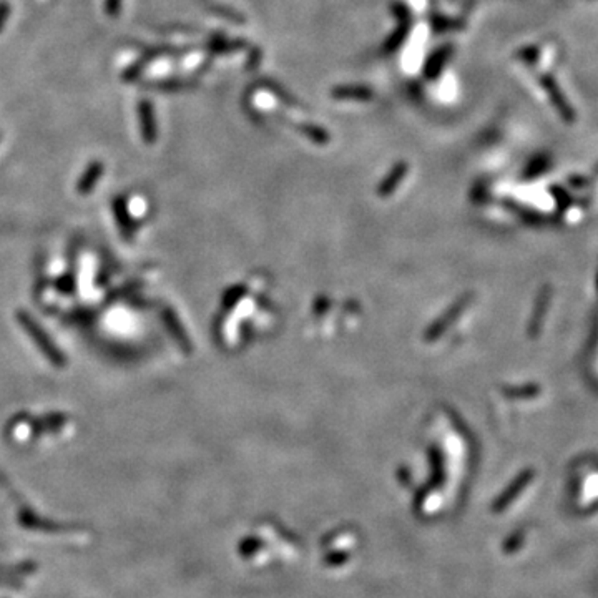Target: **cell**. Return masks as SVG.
Segmentation results:
<instances>
[{"label": "cell", "mask_w": 598, "mask_h": 598, "mask_svg": "<svg viewBox=\"0 0 598 598\" xmlns=\"http://www.w3.org/2000/svg\"><path fill=\"white\" fill-rule=\"evenodd\" d=\"M444 59H445V54H444L442 50H440V52H435V55H432V57H431L429 62H427L426 68H424V72L427 73V75H429V77H434L435 73L440 72V65H442Z\"/></svg>", "instance_id": "cell-7"}, {"label": "cell", "mask_w": 598, "mask_h": 598, "mask_svg": "<svg viewBox=\"0 0 598 598\" xmlns=\"http://www.w3.org/2000/svg\"><path fill=\"white\" fill-rule=\"evenodd\" d=\"M105 12L110 17H119L121 12V0H105Z\"/></svg>", "instance_id": "cell-8"}, {"label": "cell", "mask_w": 598, "mask_h": 598, "mask_svg": "<svg viewBox=\"0 0 598 598\" xmlns=\"http://www.w3.org/2000/svg\"><path fill=\"white\" fill-rule=\"evenodd\" d=\"M24 324L25 326H29V329H32V336L35 339H37V343L40 344V346L43 347V352H45L47 354V357H50V361H54V362H60V356H59V352L55 351L54 349V346H50V343L47 341V338L45 336L42 334V331H38L37 327H35V324L32 321H30V317H24ZM38 346V347H40Z\"/></svg>", "instance_id": "cell-4"}, {"label": "cell", "mask_w": 598, "mask_h": 598, "mask_svg": "<svg viewBox=\"0 0 598 598\" xmlns=\"http://www.w3.org/2000/svg\"><path fill=\"white\" fill-rule=\"evenodd\" d=\"M408 32H409V22H403V25H401V27L397 29V32L394 35H392L391 40L387 42L386 52L396 50L397 47H399L401 43L404 42V38H405V35H408Z\"/></svg>", "instance_id": "cell-6"}, {"label": "cell", "mask_w": 598, "mask_h": 598, "mask_svg": "<svg viewBox=\"0 0 598 598\" xmlns=\"http://www.w3.org/2000/svg\"><path fill=\"white\" fill-rule=\"evenodd\" d=\"M102 173H103V165L100 163V161H94V163L85 170L84 177L80 178V181H78V191H80V193H89L90 190H94L95 183L98 181L100 177H102Z\"/></svg>", "instance_id": "cell-3"}, {"label": "cell", "mask_w": 598, "mask_h": 598, "mask_svg": "<svg viewBox=\"0 0 598 598\" xmlns=\"http://www.w3.org/2000/svg\"><path fill=\"white\" fill-rule=\"evenodd\" d=\"M334 98H347V100H371L373 98V91L366 87H357V85H344L338 87L333 90Z\"/></svg>", "instance_id": "cell-2"}, {"label": "cell", "mask_w": 598, "mask_h": 598, "mask_svg": "<svg viewBox=\"0 0 598 598\" xmlns=\"http://www.w3.org/2000/svg\"><path fill=\"white\" fill-rule=\"evenodd\" d=\"M138 119H140V128H142L143 140L148 143L155 142L156 121H155L154 105H151L150 100H142V102L138 103Z\"/></svg>", "instance_id": "cell-1"}, {"label": "cell", "mask_w": 598, "mask_h": 598, "mask_svg": "<svg viewBox=\"0 0 598 598\" xmlns=\"http://www.w3.org/2000/svg\"><path fill=\"white\" fill-rule=\"evenodd\" d=\"M204 6H207L208 10H211L213 14L225 17V19H228L231 22H244V19L238 14V12L231 10V8H228V7L218 6V3H215V2H204Z\"/></svg>", "instance_id": "cell-5"}, {"label": "cell", "mask_w": 598, "mask_h": 598, "mask_svg": "<svg viewBox=\"0 0 598 598\" xmlns=\"http://www.w3.org/2000/svg\"><path fill=\"white\" fill-rule=\"evenodd\" d=\"M8 17H10V6H8V2H6V0H2V2H0V33H2L3 27H6Z\"/></svg>", "instance_id": "cell-9"}]
</instances>
